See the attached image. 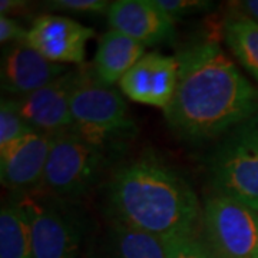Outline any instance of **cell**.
Here are the masks:
<instances>
[{
    "instance_id": "cell-1",
    "label": "cell",
    "mask_w": 258,
    "mask_h": 258,
    "mask_svg": "<svg viewBox=\"0 0 258 258\" xmlns=\"http://www.w3.org/2000/svg\"><path fill=\"white\" fill-rule=\"evenodd\" d=\"M179 72L166 123L189 144L215 142L258 113V88L212 36L192 40L175 55Z\"/></svg>"
},
{
    "instance_id": "cell-2",
    "label": "cell",
    "mask_w": 258,
    "mask_h": 258,
    "mask_svg": "<svg viewBox=\"0 0 258 258\" xmlns=\"http://www.w3.org/2000/svg\"><path fill=\"white\" fill-rule=\"evenodd\" d=\"M101 189L108 221L166 241L198 232L203 203L184 176L155 152L120 161Z\"/></svg>"
},
{
    "instance_id": "cell-3",
    "label": "cell",
    "mask_w": 258,
    "mask_h": 258,
    "mask_svg": "<svg viewBox=\"0 0 258 258\" xmlns=\"http://www.w3.org/2000/svg\"><path fill=\"white\" fill-rule=\"evenodd\" d=\"M120 155L95 145L72 126L55 134L45 175L35 191L68 203L81 204L120 162Z\"/></svg>"
},
{
    "instance_id": "cell-4",
    "label": "cell",
    "mask_w": 258,
    "mask_h": 258,
    "mask_svg": "<svg viewBox=\"0 0 258 258\" xmlns=\"http://www.w3.org/2000/svg\"><path fill=\"white\" fill-rule=\"evenodd\" d=\"M71 112L72 128L76 132L120 157L138 135L123 95L115 86L99 82L91 68H85L82 81L72 98Z\"/></svg>"
},
{
    "instance_id": "cell-5",
    "label": "cell",
    "mask_w": 258,
    "mask_h": 258,
    "mask_svg": "<svg viewBox=\"0 0 258 258\" xmlns=\"http://www.w3.org/2000/svg\"><path fill=\"white\" fill-rule=\"evenodd\" d=\"M204 165L212 192L258 211V113L217 139Z\"/></svg>"
},
{
    "instance_id": "cell-6",
    "label": "cell",
    "mask_w": 258,
    "mask_h": 258,
    "mask_svg": "<svg viewBox=\"0 0 258 258\" xmlns=\"http://www.w3.org/2000/svg\"><path fill=\"white\" fill-rule=\"evenodd\" d=\"M28 212L32 258H82L89 220L81 204L68 203L40 191L16 194Z\"/></svg>"
},
{
    "instance_id": "cell-7",
    "label": "cell",
    "mask_w": 258,
    "mask_h": 258,
    "mask_svg": "<svg viewBox=\"0 0 258 258\" xmlns=\"http://www.w3.org/2000/svg\"><path fill=\"white\" fill-rule=\"evenodd\" d=\"M198 237L214 258H254L258 249V211L211 191L201 205Z\"/></svg>"
},
{
    "instance_id": "cell-8",
    "label": "cell",
    "mask_w": 258,
    "mask_h": 258,
    "mask_svg": "<svg viewBox=\"0 0 258 258\" xmlns=\"http://www.w3.org/2000/svg\"><path fill=\"white\" fill-rule=\"evenodd\" d=\"M85 68L69 69L60 78L26 96L13 98L19 112L36 131L55 135L74 125L72 98L82 81Z\"/></svg>"
},
{
    "instance_id": "cell-9",
    "label": "cell",
    "mask_w": 258,
    "mask_h": 258,
    "mask_svg": "<svg viewBox=\"0 0 258 258\" xmlns=\"http://www.w3.org/2000/svg\"><path fill=\"white\" fill-rule=\"evenodd\" d=\"M95 37V30L63 15H40L28 30L26 45L47 60L59 64L82 66L86 45Z\"/></svg>"
},
{
    "instance_id": "cell-10",
    "label": "cell",
    "mask_w": 258,
    "mask_h": 258,
    "mask_svg": "<svg viewBox=\"0 0 258 258\" xmlns=\"http://www.w3.org/2000/svg\"><path fill=\"white\" fill-rule=\"evenodd\" d=\"M53 137L33 131L0 149V181L13 194L37 189L45 175Z\"/></svg>"
},
{
    "instance_id": "cell-11",
    "label": "cell",
    "mask_w": 258,
    "mask_h": 258,
    "mask_svg": "<svg viewBox=\"0 0 258 258\" xmlns=\"http://www.w3.org/2000/svg\"><path fill=\"white\" fill-rule=\"evenodd\" d=\"M178 72L179 64L175 56L149 52L129 69L118 86L120 93L131 101L164 111L174 98Z\"/></svg>"
},
{
    "instance_id": "cell-12",
    "label": "cell",
    "mask_w": 258,
    "mask_h": 258,
    "mask_svg": "<svg viewBox=\"0 0 258 258\" xmlns=\"http://www.w3.org/2000/svg\"><path fill=\"white\" fill-rule=\"evenodd\" d=\"M2 89L12 98L26 96L64 75L66 64L53 63L26 43L9 45L2 52Z\"/></svg>"
},
{
    "instance_id": "cell-13",
    "label": "cell",
    "mask_w": 258,
    "mask_h": 258,
    "mask_svg": "<svg viewBox=\"0 0 258 258\" xmlns=\"http://www.w3.org/2000/svg\"><path fill=\"white\" fill-rule=\"evenodd\" d=\"M113 30L144 46L171 43L176 36L175 22L158 8L154 0H116L106 15Z\"/></svg>"
},
{
    "instance_id": "cell-14",
    "label": "cell",
    "mask_w": 258,
    "mask_h": 258,
    "mask_svg": "<svg viewBox=\"0 0 258 258\" xmlns=\"http://www.w3.org/2000/svg\"><path fill=\"white\" fill-rule=\"evenodd\" d=\"M172 241L108 221L89 234L82 258H168Z\"/></svg>"
},
{
    "instance_id": "cell-15",
    "label": "cell",
    "mask_w": 258,
    "mask_h": 258,
    "mask_svg": "<svg viewBox=\"0 0 258 258\" xmlns=\"http://www.w3.org/2000/svg\"><path fill=\"white\" fill-rule=\"evenodd\" d=\"M145 50L147 47L139 42L111 29L99 39L91 69L99 82L115 86L147 55Z\"/></svg>"
},
{
    "instance_id": "cell-16",
    "label": "cell",
    "mask_w": 258,
    "mask_h": 258,
    "mask_svg": "<svg viewBox=\"0 0 258 258\" xmlns=\"http://www.w3.org/2000/svg\"><path fill=\"white\" fill-rule=\"evenodd\" d=\"M0 258H32L30 222L16 194L0 211Z\"/></svg>"
},
{
    "instance_id": "cell-17",
    "label": "cell",
    "mask_w": 258,
    "mask_h": 258,
    "mask_svg": "<svg viewBox=\"0 0 258 258\" xmlns=\"http://www.w3.org/2000/svg\"><path fill=\"white\" fill-rule=\"evenodd\" d=\"M222 37L238 63L258 85V25L240 15H230L222 25Z\"/></svg>"
},
{
    "instance_id": "cell-18",
    "label": "cell",
    "mask_w": 258,
    "mask_h": 258,
    "mask_svg": "<svg viewBox=\"0 0 258 258\" xmlns=\"http://www.w3.org/2000/svg\"><path fill=\"white\" fill-rule=\"evenodd\" d=\"M26 119L19 112L13 98H3L0 103V149L33 132Z\"/></svg>"
},
{
    "instance_id": "cell-19",
    "label": "cell",
    "mask_w": 258,
    "mask_h": 258,
    "mask_svg": "<svg viewBox=\"0 0 258 258\" xmlns=\"http://www.w3.org/2000/svg\"><path fill=\"white\" fill-rule=\"evenodd\" d=\"M112 2L108 0H52L46 2L47 9L68 12L75 15H108Z\"/></svg>"
},
{
    "instance_id": "cell-20",
    "label": "cell",
    "mask_w": 258,
    "mask_h": 258,
    "mask_svg": "<svg viewBox=\"0 0 258 258\" xmlns=\"http://www.w3.org/2000/svg\"><path fill=\"white\" fill-rule=\"evenodd\" d=\"M154 2L174 22L212 9V3L207 0H154Z\"/></svg>"
},
{
    "instance_id": "cell-21",
    "label": "cell",
    "mask_w": 258,
    "mask_h": 258,
    "mask_svg": "<svg viewBox=\"0 0 258 258\" xmlns=\"http://www.w3.org/2000/svg\"><path fill=\"white\" fill-rule=\"evenodd\" d=\"M168 258H214L212 254L204 245L198 232L184 237L179 240L172 241Z\"/></svg>"
},
{
    "instance_id": "cell-22",
    "label": "cell",
    "mask_w": 258,
    "mask_h": 258,
    "mask_svg": "<svg viewBox=\"0 0 258 258\" xmlns=\"http://www.w3.org/2000/svg\"><path fill=\"white\" fill-rule=\"evenodd\" d=\"M28 30L18 19L9 16H0V42L2 45H16V43H26Z\"/></svg>"
},
{
    "instance_id": "cell-23",
    "label": "cell",
    "mask_w": 258,
    "mask_h": 258,
    "mask_svg": "<svg viewBox=\"0 0 258 258\" xmlns=\"http://www.w3.org/2000/svg\"><path fill=\"white\" fill-rule=\"evenodd\" d=\"M234 15H240L258 25V0H244L234 3Z\"/></svg>"
},
{
    "instance_id": "cell-24",
    "label": "cell",
    "mask_w": 258,
    "mask_h": 258,
    "mask_svg": "<svg viewBox=\"0 0 258 258\" xmlns=\"http://www.w3.org/2000/svg\"><path fill=\"white\" fill-rule=\"evenodd\" d=\"M29 9V3L25 0H2L0 2V16L16 18Z\"/></svg>"
},
{
    "instance_id": "cell-25",
    "label": "cell",
    "mask_w": 258,
    "mask_h": 258,
    "mask_svg": "<svg viewBox=\"0 0 258 258\" xmlns=\"http://www.w3.org/2000/svg\"><path fill=\"white\" fill-rule=\"evenodd\" d=\"M254 258H258V249H257V252H255V257Z\"/></svg>"
}]
</instances>
